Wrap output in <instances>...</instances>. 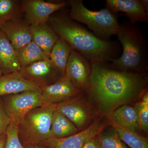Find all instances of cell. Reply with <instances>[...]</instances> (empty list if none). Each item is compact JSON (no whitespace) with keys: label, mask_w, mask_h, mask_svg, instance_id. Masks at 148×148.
<instances>
[{"label":"cell","mask_w":148,"mask_h":148,"mask_svg":"<svg viewBox=\"0 0 148 148\" xmlns=\"http://www.w3.org/2000/svg\"><path fill=\"white\" fill-rule=\"evenodd\" d=\"M106 64H91L87 91L100 112L107 116L138 99L146 82L143 74L111 69Z\"/></svg>","instance_id":"cell-1"},{"label":"cell","mask_w":148,"mask_h":148,"mask_svg":"<svg viewBox=\"0 0 148 148\" xmlns=\"http://www.w3.org/2000/svg\"><path fill=\"white\" fill-rule=\"evenodd\" d=\"M48 22L59 38L91 64L107 63L116 59V43L99 38L69 16L50 17Z\"/></svg>","instance_id":"cell-2"},{"label":"cell","mask_w":148,"mask_h":148,"mask_svg":"<svg viewBox=\"0 0 148 148\" xmlns=\"http://www.w3.org/2000/svg\"><path fill=\"white\" fill-rule=\"evenodd\" d=\"M123 48L119 58L112 59L111 66L122 71L142 74L147 68V49L144 36L134 24L120 25L117 34Z\"/></svg>","instance_id":"cell-3"},{"label":"cell","mask_w":148,"mask_h":148,"mask_svg":"<svg viewBox=\"0 0 148 148\" xmlns=\"http://www.w3.org/2000/svg\"><path fill=\"white\" fill-rule=\"evenodd\" d=\"M68 2L71 7L70 18L87 25L99 38L108 40L112 36L117 34L120 24L116 14L108 9L93 11L85 6L82 0Z\"/></svg>","instance_id":"cell-4"},{"label":"cell","mask_w":148,"mask_h":148,"mask_svg":"<svg viewBox=\"0 0 148 148\" xmlns=\"http://www.w3.org/2000/svg\"><path fill=\"white\" fill-rule=\"evenodd\" d=\"M57 104H45L26 114L18 125L23 145H41L49 138L51 120Z\"/></svg>","instance_id":"cell-5"},{"label":"cell","mask_w":148,"mask_h":148,"mask_svg":"<svg viewBox=\"0 0 148 148\" xmlns=\"http://www.w3.org/2000/svg\"><path fill=\"white\" fill-rule=\"evenodd\" d=\"M1 98L6 113L11 121L18 125L26 114L45 104L40 89L27 90Z\"/></svg>","instance_id":"cell-6"},{"label":"cell","mask_w":148,"mask_h":148,"mask_svg":"<svg viewBox=\"0 0 148 148\" xmlns=\"http://www.w3.org/2000/svg\"><path fill=\"white\" fill-rule=\"evenodd\" d=\"M68 4V2H51L43 0H23L21 1L24 20L30 26L47 23L52 14Z\"/></svg>","instance_id":"cell-7"},{"label":"cell","mask_w":148,"mask_h":148,"mask_svg":"<svg viewBox=\"0 0 148 148\" xmlns=\"http://www.w3.org/2000/svg\"><path fill=\"white\" fill-rule=\"evenodd\" d=\"M105 125L103 122L97 119L77 133L64 138H50L41 145L47 148H82L88 141L103 131Z\"/></svg>","instance_id":"cell-8"},{"label":"cell","mask_w":148,"mask_h":148,"mask_svg":"<svg viewBox=\"0 0 148 148\" xmlns=\"http://www.w3.org/2000/svg\"><path fill=\"white\" fill-rule=\"evenodd\" d=\"M19 73L25 79L40 87L51 84L62 77L50 58L21 68Z\"/></svg>","instance_id":"cell-9"},{"label":"cell","mask_w":148,"mask_h":148,"mask_svg":"<svg viewBox=\"0 0 148 148\" xmlns=\"http://www.w3.org/2000/svg\"><path fill=\"white\" fill-rule=\"evenodd\" d=\"M56 110L72 122L79 131L87 127L92 119V111L81 94L58 103Z\"/></svg>","instance_id":"cell-10"},{"label":"cell","mask_w":148,"mask_h":148,"mask_svg":"<svg viewBox=\"0 0 148 148\" xmlns=\"http://www.w3.org/2000/svg\"><path fill=\"white\" fill-rule=\"evenodd\" d=\"M91 69V63L79 53L73 50L66 65L65 76L82 91L87 90Z\"/></svg>","instance_id":"cell-11"},{"label":"cell","mask_w":148,"mask_h":148,"mask_svg":"<svg viewBox=\"0 0 148 148\" xmlns=\"http://www.w3.org/2000/svg\"><path fill=\"white\" fill-rule=\"evenodd\" d=\"M40 90L44 104H57L77 97L82 92L66 76L40 87Z\"/></svg>","instance_id":"cell-12"},{"label":"cell","mask_w":148,"mask_h":148,"mask_svg":"<svg viewBox=\"0 0 148 148\" xmlns=\"http://www.w3.org/2000/svg\"><path fill=\"white\" fill-rule=\"evenodd\" d=\"M1 29L16 51L32 41L30 25L21 18L6 22Z\"/></svg>","instance_id":"cell-13"},{"label":"cell","mask_w":148,"mask_h":148,"mask_svg":"<svg viewBox=\"0 0 148 148\" xmlns=\"http://www.w3.org/2000/svg\"><path fill=\"white\" fill-rule=\"evenodd\" d=\"M106 8L114 13L122 12L125 14L130 23L135 24L138 21H148V14L139 0H107Z\"/></svg>","instance_id":"cell-14"},{"label":"cell","mask_w":148,"mask_h":148,"mask_svg":"<svg viewBox=\"0 0 148 148\" xmlns=\"http://www.w3.org/2000/svg\"><path fill=\"white\" fill-rule=\"evenodd\" d=\"M40 89L38 86L24 78L19 72L0 76V98L27 90Z\"/></svg>","instance_id":"cell-15"},{"label":"cell","mask_w":148,"mask_h":148,"mask_svg":"<svg viewBox=\"0 0 148 148\" xmlns=\"http://www.w3.org/2000/svg\"><path fill=\"white\" fill-rule=\"evenodd\" d=\"M21 69L16 50L0 29V69L3 75L19 72Z\"/></svg>","instance_id":"cell-16"},{"label":"cell","mask_w":148,"mask_h":148,"mask_svg":"<svg viewBox=\"0 0 148 148\" xmlns=\"http://www.w3.org/2000/svg\"><path fill=\"white\" fill-rule=\"evenodd\" d=\"M106 116L110 125L138 132L140 130L135 109L129 104L121 106Z\"/></svg>","instance_id":"cell-17"},{"label":"cell","mask_w":148,"mask_h":148,"mask_svg":"<svg viewBox=\"0 0 148 148\" xmlns=\"http://www.w3.org/2000/svg\"><path fill=\"white\" fill-rule=\"evenodd\" d=\"M32 41L49 56L51 51L59 37L47 23L30 26Z\"/></svg>","instance_id":"cell-18"},{"label":"cell","mask_w":148,"mask_h":148,"mask_svg":"<svg viewBox=\"0 0 148 148\" xmlns=\"http://www.w3.org/2000/svg\"><path fill=\"white\" fill-rule=\"evenodd\" d=\"M73 123L57 110L51 120L49 138H62L79 132Z\"/></svg>","instance_id":"cell-19"},{"label":"cell","mask_w":148,"mask_h":148,"mask_svg":"<svg viewBox=\"0 0 148 148\" xmlns=\"http://www.w3.org/2000/svg\"><path fill=\"white\" fill-rule=\"evenodd\" d=\"M73 50L68 43L59 37L51 51L49 58L62 77L65 76L66 65Z\"/></svg>","instance_id":"cell-20"},{"label":"cell","mask_w":148,"mask_h":148,"mask_svg":"<svg viewBox=\"0 0 148 148\" xmlns=\"http://www.w3.org/2000/svg\"><path fill=\"white\" fill-rule=\"evenodd\" d=\"M16 53L21 68L40 60L49 58V56L33 41L16 51Z\"/></svg>","instance_id":"cell-21"},{"label":"cell","mask_w":148,"mask_h":148,"mask_svg":"<svg viewBox=\"0 0 148 148\" xmlns=\"http://www.w3.org/2000/svg\"><path fill=\"white\" fill-rule=\"evenodd\" d=\"M116 130L120 139L130 148H148V138L139 132L111 125Z\"/></svg>","instance_id":"cell-22"},{"label":"cell","mask_w":148,"mask_h":148,"mask_svg":"<svg viewBox=\"0 0 148 148\" xmlns=\"http://www.w3.org/2000/svg\"><path fill=\"white\" fill-rule=\"evenodd\" d=\"M21 2L17 0H0V23L21 18Z\"/></svg>","instance_id":"cell-23"},{"label":"cell","mask_w":148,"mask_h":148,"mask_svg":"<svg viewBox=\"0 0 148 148\" xmlns=\"http://www.w3.org/2000/svg\"><path fill=\"white\" fill-rule=\"evenodd\" d=\"M140 130L147 132L148 130V92L145 88L134 107Z\"/></svg>","instance_id":"cell-24"},{"label":"cell","mask_w":148,"mask_h":148,"mask_svg":"<svg viewBox=\"0 0 148 148\" xmlns=\"http://www.w3.org/2000/svg\"><path fill=\"white\" fill-rule=\"evenodd\" d=\"M103 131L96 136L100 148H129L120 139L117 132L112 127Z\"/></svg>","instance_id":"cell-25"},{"label":"cell","mask_w":148,"mask_h":148,"mask_svg":"<svg viewBox=\"0 0 148 148\" xmlns=\"http://www.w3.org/2000/svg\"><path fill=\"white\" fill-rule=\"evenodd\" d=\"M6 142L4 148H25L18 135V125L11 121L6 131Z\"/></svg>","instance_id":"cell-26"},{"label":"cell","mask_w":148,"mask_h":148,"mask_svg":"<svg viewBox=\"0 0 148 148\" xmlns=\"http://www.w3.org/2000/svg\"><path fill=\"white\" fill-rule=\"evenodd\" d=\"M10 122V119L4 109L2 98L1 97L0 98V135L5 133Z\"/></svg>","instance_id":"cell-27"},{"label":"cell","mask_w":148,"mask_h":148,"mask_svg":"<svg viewBox=\"0 0 148 148\" xmlns=\"http://www.w3.org/2000/svg\"><path fill=\"white\" fill-rule=\"evenodd\" d=\"M82 148H100L96 136L88 141Z\"/></svg>","instance_id":"cell-28"},{"label":"cell","mask_w":148,"mask_h":148,"mask_svg":"<svg viewBox=\"0 0 148 148\" xmlns=\"http://www.w3.org/2000/svg\"><path fill=\"white\" fill-rule=\"evenodd\" d=\"M6 133L0 135V148H4L6 142Z\"/></svg>","instance_id":"cell-29"},{"label":"cell","mask_w":148,"mask_h":148,"mask_svg":"<svg viewBox=\"0 0 148 148\" xmlns=\"http://www.w3.org/2000/svg\"><path fill=\"white\" fill-rule=\"evenodd\" d=\"M142 4L145 8L146 13L148 14V0H140Z\"/></svg>","instance_id":"cell-30"},{"label":"cell","mask_w":148,"mask_h":148,"mask_svg":"<svg viewBox=\"0 0 148 148\" xmlns=\"http://www.w3.org/2000/svg\"><path fill=\"white\" fill-rule=\"evenodd\" d=\"M24 147L25 148H45L42 147L40 145H27Z\"/></svg>","instance_id":"cell-31"},{"label":"cell","mask_w":148,"mask_h":148,"mask_svg":"<svg viewBox=\"0 0 148 148\" xmlns=\"http://www.w3.org/2000/svg\"><path fill=\"white\" fill-rule=\"evenodd\" d=\"M3 75V74H2V72L1 71V69H0V76H1L2 75Z\"/></svg>","instance_id":"cell-32"},{"label":"cell","mask_w":148,"mask_h":148,"mask_svg":"<svg viewBox=\"0 0 148 148\" xmlns=\"http://www.w3.org/2000/svg\"><path fill=\"white\" fill-rule=\"evenodd\" d=\"M2 26V24L0 23V29H1V28Z\"/></svg>","instance_id":"cell-33"}]
</instances>
